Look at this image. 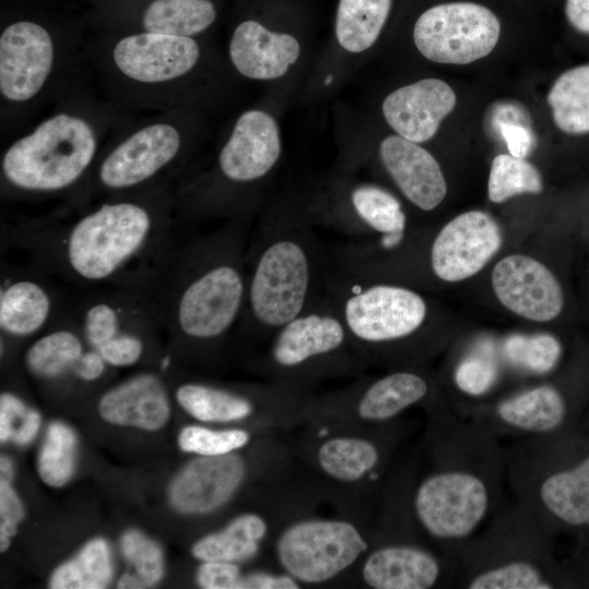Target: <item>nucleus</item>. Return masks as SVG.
Returning <instances> with one entry per match:
<instances>
[{
	"label": "nucleus",
	"instance_id": "obj_35",
	"mask_svg": "<svg viewBox=\"0 0 589 589\" xmlns=\"http://www.w3.org/2000/svg\"><path fill=\"white\" fill-rule=\"evenodd\" d=\"M544 505L572 525H589V458L569 471L549 477L540 490Z\"/></svg>",
	"mask_w": 589,
	"mask_h": 589
},
{
	"label": "nucleus",
	"instance_id": "obj_44",
	"mask_svg": "<svg viewBox=\"0 0 589 589\" xmlns=\"http://www.w3.org/2000/svg\"><path fill=\"white\" fill-rule=\"evenodd\" d=\"M24 517L22 502L11 481L0 480V549L5 551Z\"/></svg>",
	"mask_w": 589,
	"mask_h": 589
},
{
	"label": "nucleus",
	"instance_id": "obj_4",
	"mask_svg": "<svg viewBox=\"0 0 589 589\" xmlns=\"http://www.w3.org/2000/svg\"><path fill=\"white\" fill-rule=\"evenodd\" d=\"M327 264L302 196L273 202L250 235L245 302L237 329L269 339L321 298Z\"/></svg>",
	"mask_w": 589,
	"mask_h": 589
},
{
	"label": "nucleus",
	"instance_id": "obj_24",
	"mask_svg": "<svg viewBox=\"0 0 589 589\" xmlns=\"http://www.w3.org/2000/svg\"><path fill=\"white\" fill-rule=\"evenodd\" d=\"M98 412L109 423L155 431L170 417V402L163 375L136 373L105 390Z\"/></svg>",
	"mask_w": 589,
	"mask_h": 589
},
{
	"label": "nucleus",
	"instance_id": "obj_14",
	"mask_svg": "<svg viewBox=\"0 0 589 589\" xmlns=\"http://www.w3.org/2000/svg\"><path fill=\"white\" fill-rule=\"evenodd\" d=\"M368 548L352 522L309 518L291 524L279 534L275 553L284 572L300 585H317L348 569Z\"/></svg>",
	"mask_w": 589,
	"mask_h": 589
},
{
	"label": "nucleus",
	"instance_id": "obj_6",
	"mask_svg": "<svg viewBox=\"0 0 589 589\" xmlns=\"http://www.w3.org/2000/svg\"><path fill=\"white\" fill-rule=\"evenodd\" d=\"M283 151L280 127L271 111L260 107L241 111L209 163L189 169L175 182L178 227L252 220Z\"/></svg>",
	"mask_w": 589,
	"mask_h": 589
},
{
	"label": "nucleus",
	"instance_id": "obj_17",
	"mask_svg": "<svg viewBox=\"0 0 589 589\" xmlns=\"http://www.w3.org/2000/svg\"><path fill=\"white\" fill-rule=\"evenodd\" d=\"M488 508V492L478 477L459 471L425 479L414 495V509L423 528L442 539L468 536Z\"/></svg>",
	"mask_w": 589,
	"mask_h": 589
},
{
	"label": "nucleus",
	"instance_id": "obj_19",
	"mask_svg": "<svg viewBox=\"0 0 589 589\" xmlns=\"http://www.w3.org/2000/svg\"><path fill=\"white\" fill-rule=\"evenodd\" d=\"M492 287L505 308L530 321H551L564 305V293L554 274L527 255L510 254L500 260L492 272Z\"/></svg>",
	"mask_w": 589,
	"mask_h": 589
},
{
	"label": "nucleus",
	"instance_id": "obj_28",
	"mask_svg": "<svg viewBox=\"0 0 589 589\" xmlns=\"http://www.w3.org/2000/svg\"><path fill=\"white\" fill-rule=\"evenodd\" d=\"M173 395L187 413L202 422L241 421L251 417L256 407L253 396L207 382L179 383Z\"/></svg>",
	"mask_w": 589,
	"mask_h": 589
},
{
	"label": "nucleus",
	"instance_id": "obj_5",
	"mask_svg": "<svg viewBox=\"0 0 589 589\" xmlns=\"http://www.w3.org/2000/svg\"><path fill=\"white\" fill-rule=\"evenodd\" d=\"M83 63L104 97L132 113L205 104L217 73L201 38L153 33L104 35L84 46Z\"/></svg>",
	"mask_w": 589,
	"mask_h": 589
},
{
	"label": "nucleus",
	"instance_id": "obj_21",
	"mask_svg": "<svg viewBox=\"0 0 589 589\" xmlns=\"http://www.w3.org/2000/svg\"><path fill=\"white\" fill-rule=\"evenodd\" d=\"M456 105L453 88L440 79H422L390 92L382 101V115L395 134L422 144L437 132Z\"/></svg>",
	"mask_w": 589,
	"mask_h": 589
},
{
	"label": "nucleus",
	"instance_id": "obj_3",
	"mask_svg": "<svg viewBox=\"0 0 589 589\" xmlns=\"http://www.w3.org/2000/svg\"><path fill=\"white\" fill-rule=\"evenodd\" d=\"M85 72L45 117L2 149V201H70L86 183L109 137L134 115L98 97Z\"/></svg>",
	"mask_w": 589,
	"mask_h": 589
},
{
	"label": "nucleus",
	"instance_id": "obj_49",
	"mask_svg": "<svg viewBox=\"0 0 589 589\" xmlns=\"http://www.w3.org/2000/svg\"><path fill=\"white\" fill-rule=\"evenodd\" d=\"M40 421V413L35 409L28 408L27 413L12 441L17 445H27L31 443L37 435Z\"/></svg>",
	"mask_w": 589,
	"mask_h": 589
},
{
	"label": "nucleus",
	"instance_id": "obj_34",
	"mask_svg": "<svg viewBox=\"0 0 589 589\" xmlns=\"http://www.w3.org/2000/svg\"><path fill=\"white\" fill-rule=\"evenodd\" d=\"M324 473L341 482H356L376 466L380 454L376 446L358 436H334L321 444L316 454Z\"/></svg>",
	"mask_w": 589,
	"mask_h": 589
},
{
	"label": "nucleus",
	"instance_id": "obj_10",
	"mask_svg": "<svg viewBox=\"0 0 589 589\" xmlns=\"http://www.w3.org/2000/svg\"><path fill=\"white\" fill-rule=\"evenodd\" d=\"M301 196L314 225L353 241L376 236L372 242L356 241L362 249L388 251L406 239L407 215L400 200L376 183L358 181L339 171Z\"/></svg>",
	"mask_w": 589,
	"mask_h": 589
},
{
	"label": "nucleus",
	"instance_id": "obj_31",
	"mask_svg": "<svg viewBox=\"0 0 589 589\" xmlns=\"http://www.w3.org/2000/svg\"><path fill=\"white\" fill-rule=\"evenodd\" d=\"M556 127L569 134L589 132V63L562 73L548 94Z\"/></svg>",
	"mask_w": 589,
	"mask_h": 589
},
{
	"label": "nucleus",
	"instance_id": "obj_22",
	"mask_svg": "<svg viewBox=\"0 0 589 589\" xmlns=\"http://www.w3.org/2000/svg\"><path fill=\"white\" fill-rule=\"evenodd\" d=\"M377 160L401 195L417 208L431 212L446 196L442 168L420 144L397 134L387 135L378 143Z\"/></svg>",
	"mask_w": 589,
	"mask_h": 589
},
{
	"label": "nucleus",
	"instance_id": "obj_11",
	"mask_svg": "<svg viewBox=\"0 0 589 589\" xmlns=\"http://www.w3.org/2000/svg\"><path fill=\"white\" fill-rule=\"evenodd\" d=\"M74 318L87 342L111 368L141 363L163 333L143 290L101 287L75 297Z\"/></svg>",
	"mask_w": 589,
	"mask_h": 589
},
{
	"label": "nucleus",
	"instance_id": "obj_51",
	"mask_svg": "<svg viewBox=\"0 0 589 589\" xmlns=\"http://www.w3.org/2000/svg\"><path fill=\"white\" fill-rule=\"evenodd\" d=\"M13 462L8 456L0 458V480L12 481L13 479Z\"/></svg>",
	"mask_w": 589,
	"mask_h": 589
},
{
	"label": "nucleus",
	"instance_id": "obj_30",
	"mask_svg": "<svg viewBox=\"0 0 589 589\" xmlns=\"http://www.w3.org/2000/svg\"><path fill=\"white\" fill-rule=\"evenodd\" d=\"M267 532V521L261 515L241 514L225 528L199 539L192 546V554L201 562H247L257 555Z\"/></svg>",
	"mask_w": 589,
	"mask_h": 589
},
{
	"label": "nucleus",
	"instance_id": "obj_2",
	"mask_svg": "<svg viewBox=\"0 0 589 589\" xmlns=\"http://www.w3.org/2000/svg\"><path fill=\"white\" fill-rule=\"evenodd\" d=\"M251 220H228L176 244L143 290L171 349L207 352L237 328L247 293Z\"/></svg>",
	"mask_w": 589,
	"mask_h": 589
},
{
	"label": "nucleus",
	"instance_id": "obj_13",
	"mask_svg": "<svg viewBox=\"0 0 589 589\" xmlns=\"http://www.w3.org/2000/svg\"><path fill=\"white\" fill-rule=\"evenodd\" d=\"M0 277L2 341L31 342L74 314L70 287L31 262L2 259Z\"/></svg>",
	"mask_w": 589,
	"mask_h": 589
},
{
	"label": "nucleus",
	"instance_id": "obj_41",
	"mask_svg": "<svg viewBox=\"0 0 589 589\" xmlns=\"http://www.w3.org/2000/svg\"><path fill=\"white\" fill-rule=\"evenodd\" d=\"M470 589H549L539 570L525 562L509 563L477 576Z\"/></svg>",
	"mask_w": 589,
	"mask_h": 589
},
{
	"label": "nucleus",
	"instance_id": "obj_37",
	"mask_svg": "<svg viewBox=\"0 0 589 589\" xmlns=\"http://www.w3.org/2000/svg\"><path fill=\"white\" fill-rule=\"evenodd\" d=\"M541 191V175L525 158L510 154H500L494 157L488 181L490 201L502 203L522 193L537 194Z\"/></svg>",
	"mask_w": 589,
	"mask_h": 589
},
{
	"label": "nucleus",
	"instance_id": "obj_39",
	"mask_svg": "<svg viewBox=\"0 0 589 589\" xmlns=\"http://www.w3.org/2000/svg\"><path fill=\"white\" fill-rule=\"evenodd\" d=\"M251 440L242 429L214 430L201 425H187L178 435V445L185 453L197 456H219L247 446Z\"/></svg>",
	"mask_w": 589,
	"mask_h": 589
},
{
	"label": "nucleus",
	"instance_id": "obj_26",
	"mask_svg": "<svg viewBox=\"0 0 589 589\" xmlns=\"http://www.w3.org/2000/svg\"><path fill=\"white\" fill-rule=\"evenodd\" d=\"M393 0H337L333 38L339 52L357 58L370 50L388 21Z\"/></svg>",
	"mask_w": 589,
	"mask_h": 589
},
{
	"label": "nucleus",
	"instance_id": "obj_15",
	"mask_svg": "<svg viewBox=\"0 0 589 589\" xmlns=\"http://www.w3.org/2000/svg\"><path fill=\"white\" fill-rule=\"evenodd\" d=\"M501 34L497 16L472 2H449L423 11L414 22L412 38L428 60L468 64L488 56Z\"/></svg>",
	"mask_w": 589,
	"mask_h": 589
},
{
	"label": "nucleus",
	"instance_id": "obj_12",
	"mask_svg": "<svg viewBox=\"0 0 589 589\" xmlns=\"http://www.w3.org/2000/svg\"><path fill=\"white\" fill-rule=\"evenodd\" d=\"M269 340L264 365L288 384L341 372L351 360L349 352H356L340 314L324 292Z\"/></svg>",
	"mask_w": 589,
	"mask_h": 589
},
{
	"label": "nucleus",
	"instance_id": "obj_50",
	"mask_svg": "<svg viewBox=\"0 0 589 589\" xmlns=\"http://www.w3.org/2000/svg\"><path fill=\"white\" fill-rule=\"evenodd\" d=\"M118 588L137 589V588H146V586L134 573H127L120 577L118 581Z\"/></svg>",
	"mask_w": 589,
	"mask_h": 589
},
{
	"label": "nucleus",
	"instance_id": "obj_7",
	"mask_svg": "<svg viewBox=\"0 0 589 589\" xmlns=\"http://www.w3.org/2000/svg\"><path fill=\"white\" fill-rule=\"evenodd\" d=\"M203 105L133 115L109 137L84 187L63 205L79 208L107 195L175 183L191 168L204 130Z\"/></svg>",
	"mask_w": 589,
	"mask_h": 589
},
{
	"label": "nucleus",
	"instance_id": "obj_20",
	"mask_svg": "<svg viewBox=\"0 0 589 589\" xmlns=\"http://www.w3.org/2000/svg\"><path fill=\"white\" fill-rule=\"evenodd\" d=\"M244 477L245 464L237 454L199 456L171 482L170 502L182 514L212 513L235 495Z\"/></svg>",
	"mask_w": 589,
	"mask_h": 589
},
{
	"label": "nucleus",
	"instance_id": "obj_36",
	"mask_svg": "<svg viewBox=\"0 0 589 589\" xmlns=\"http://www.w3.org/2000/svg\"><path fill=\"white\" fill-rule=\"evenodd\" d=\"M76 435L63 422H51L40 447L37 470L41 480L60 488L72 478L75 468Z\"/></svg>",
	"mask_w": 589,
	"mask_h": 589
},
{
	"label": "nucleus",
	"instance_id": "obj_27",
	"mask_svg": "<svg viewBox=\"0 0 589 589\" xmlns=\"http://www.w3.org/2000/svg\"><path fill=\"white\" fill-rule=\"evenodd\" d=\"M214 0H149L129 33L201 38L217 21Z\"/></svg>",
	"mask_w": 589,
	"mask_h": 589
},
{
	"label": "nucleus",
	"instance_id": "obj_29",
	"mask_svg": "<svg viewBox=\"0 0 589 589\" xmlns=\"http://www.w3.org/2000/svg\"><path fill=\"white\" fill-rule=\"evenodd\" d=\"M428 389V383L421 375L398 371L372 382L356 394L353 407L362 420L383 421L420 401Z\"/></svg>",
	"mask_w": 589,
	"mask_h": 589
},
{
	"label": "nucleus",
	"instance_id": "obj_25",
	"mask_svg": "<svg viewBox=\"0 0 589 589\" xmlns=\"http://www.w3.org/2000/svg\"><path fill=\"white\" fill-rule=\"evenodd\" d=\"M438 574L434 556L411 545L376 549L362 567L364 582L374 589H428L436 582Z\"/></svg>",
	"mask_w": 589,
	"mask_h": 589
},
{
	"label": "nucleus",
	"instance_id": "obj_23",
	"mask_svg": "<svg viewBox=\"0 0 589 589\" xmlns=\"http://www.w3.org/2000/svg\"><path fill=\"white\" fill-rule=\"evenodd\" d=\"M94 353L73 314L32 340L23 361L27 372L40 382L70 380L87 385L96 383L91 370Z\"/></svg>",
	"mask_w": 589,
	"mask_h": 589
},
{
	"label": "nucleus",
	"instance_id": "obj_9",
	"mask_svg": "<svg viewBox=\"0 0 589 589\" xmlns=\"http://www.w3.org/2000/svg\"><path fill=\"white\" fill-rule=\"evenodd\" d=\"M324 293L347 328L357 351L404 341L424 326L429 306L416 290L392 281L351 275L328 261Z\"/></svg>",
	"mask_w": 589,
	"mask_h": 589
},
{
	"label": "nucleus",
	"instance_id": "obj_1",
	"mask_svg": "<svg viewBox=\"0 0 589 589\" xmlns=\"http://www.w3.org/2000/svg\"><path fill=\"white\" fill-rule=\"evenodd\" d=\"M175 183L100 197L1 226V250L21 253L77 291L145 290L173 251Z\"/></svg>",
	"mask_w": 589,
	"mask_h": 589
},
{
	"label": "nucleus",
	"instance_id": "obj_45",
	"mask_svg": "<svg viewBox=\"0 0 589 589\" xmlns=\"http://www.w3.org/2000/svg\"><path fill=\"white\" fill-rule=\"evenodd\" d=\"M28 408L23 399L12 392H2L0 396V441L13 440L21 426Z\"/></svg>",
	"mask_w": 589,
	"mask_h": 589
},
{
	"label": "nucleus",
	"instance_id": "obj_32",
	"mask_svg": "<svg viewBox=\"0 0 589 589\" xmlns=\"http://www.w3.org/2000/svg\"><path fill=\"white\" fill-rule=\"evenodd\" d=\"M497 412L513 426L531 432H548L561 424L565 405L555 388L543 385L503 401Z\"/></svg>",
	"mask_w": 589,
	"mask_h": 589
},
{
	"label": "nucleus",
	"instance_id": "obj_42",
	"mask_svg": "<svg viewBox=\"0 0 589 589\" xmlns=\"http://www.w3.org/2000/svg\"><path fill=\"white\" fill-rule=\"evenodd\" d=\"M497 369L491 359L471 356L458 365L455 382L464 393L477 396L488 392L495 383Z\"/></svg>",
	"mask_w": 589,
	"mask_h": 589
},
{
	"label": "nucleus",
	"instance_id": "obj_47",
	"mask_svg": "<svg viewBox=\"0 0 589 589\" xmlns=\"http://www.w3.org/2000/svg\"><path fill=\"white\" fill-rule=\"evenodd\" d=\"M300 584L287 573L256 570L243 575L239 589H299Z\"/></svg>",
	"mask_w": 589,
	"mask_h": 589
},
{
	"label": "nucleus",
	"instance_id": "obj_40",
	"mask_svg": "<svg viewBox=\"0 0 589 589\" xmlns=\"http://www.w3.org/2000/svg\"><path fill=\"white\" fill-rule=\"evenodd\" d=\"M120 551L133 572L146 587L160 581L164 575V554L157 542L139 530L130 529L120 539Z\"/></svg>",
	"mask_w": 589,
	"mask_h": 589
},
{
	"label": "nucleus",
	"instance_id": "obj_46",
	"mask_svg": "<svg viewBox=\"0 0 589 589\" xmlns=\"http://www.w3.org/2000/svg\"><path fill=\"white\" fill-rule=\"evenodd\" d=\"M501 136L512 156L525 158L531 152L534 137L531 130L517 121L498 122Z\"/></svg>",
	"mask_w": 589,
	"mask_h": 589
},
{
	"label": "nucleus",
	"instance_id": "obj_18",
	"mask_svg": "<svg viewBox=\"0 0 589 589\" xmlns=\"http://www.w3.org/2000/svg\"><path fill=\"white\" fill-rule=\"evenodd\" d=\"M495 219L482 211H469L448 221L429 249L432 273L441 280L456 283L480 272L502 245Z\"/></svg>",
	"mask_w": 589,
	"mask_h": 589
},
{
	"label": "nucleus",
	"instance_id": "obj_33",
	"mask_svg": "<svg viewBox=\"0 0 589 589\" xmlns=\"http://www.w3.org/2000/svg\"><path fill=\"white\" fill-rule=\"evenodd\" d=\"M110 546L105 539L89 540L71 560L59 565L50 576L53 589H103L112 579Z\"/></svg>",
	"mask_w": 589,
	"mask_h": 589
},
{
	"label": "nucleus",
	"instance_id": "obj_43",
	"mask_svg": "<svg viewBox=\"0 0 589 589\" xmlns=\"http://www.w3.org/2000/svg\"><path fill=\"white\" fill-rule=\"evenodd\" d=\"M242 577L239 564L224 561H203L195 573L203 589H239Z\"/></svg>",
	"mask_w": 589,
	"mask_h": 589
},
{
	"label": "nucleus",
	"instance_id": "obj_8",
	"mask_svg": "<svg viewBox=\"0 0 589 589\" xmlns=\"http://www.w3.org/2000/svg\"><path fill=\"white\" fill-rule=\"evenodd\" d=\"M83 47L40 22L12 21L0 33L1 134L20 129L53 104L85 71Z\"/></svg>",
	"mask_w": 589,
	"mask_h": 589
},
{
	"label": "nucleus",
	"instance_id": "obj_38",
	"mask_svg": "<svg viewBox=\"0 0 589 589\" xmlns=\"http://www.w3.org/2000/svg\"><path fill=\"white\" fill-rule=\"evenodd\" d=\"M506 359L534 373L551 371L561 354L560 341L546 333L514 334L503 345Z\"/></svg>",
	"mask_w": 589,
	"mask_h": 589
},
{
	"label": "nucleus",
	"instance_id": "obj_48",
	"mask_svg": "<svg viewBox=\"0 0 589 589\" xmlns=\"http://www.w3.org/2000/svg\"><path fill=\"white\" fill-rule=\"evenodd\" d=\"M565 14L574 28L589 34V0H566Z\"/></svg>",
	"mask_w": 589,
	"mask_h": 589
},
{
	"label": "nucleus",
	"instance_id": "obj_16",
	"mask_svg": "<svg viewBox=\"0 0 589 589\" xmlns=\"http://www.w3.org/2000/svg\"><path fill=\"white\" fill-rule=\"evenodd\" d=\"M303 44L299 33L269 16L249 15L233 26L227 60L240 77L252 82H276L300 62Z\"/></svg>",
	"mask_w": 589,
	"mask_h": 589
}]
</instances>
